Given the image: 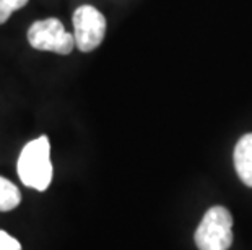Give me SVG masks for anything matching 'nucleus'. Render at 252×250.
<instances>
[{
  "label": "nucleus",
  "mask_w": 252,
  "mask_h": 250,
  "mask_svg": "<svg viewBox=\"0 0 252 250\" xmlns=\"http://www.w3.org/2000/svg\"><path fill=\"white\" fill-rule=\"evenodd\" d=\"M28 42L37 51L56 52L61 56H68L73 51L75 36L70 34L57 18H46L34 21L28 29Z\"/></svg>",
  "instance_id": "nucleus-3"
},
{
  "label": "nucleus",
  "mask_w": 252,
  "mask_h": 250,
  "mask_svg": "<svg viewBox=\"0 0 252 250\" xmlns=\"http://www.w3.org/2000/svg\"><path fill=\"white\" fill-rule=\"evenodd\" d=\"M198 250H228L233 244V216L224 206H212L195 231Z\"/></svg>",
  "instance_id": "nucleus-2"
},
{
  "label": "nucleus",
  "mask_w": 252,
  "mask_h": 250,
  "mask_svg": "<svg viewBox=\"0 0 252 250\" xmlns=\"http://www.w3.org/2000/svg\"><path fill=\"white\" fill-rule=\"evenodd\" d=\"M28 2L30 0H0V25L8 21L13 12L23 8Z\"/></svg>",
  "instance_id": "nucleus-7"
},
{
  "label": "nucleus",
  "mask_w": 252,
  "mask_h": 250,
  "mask_svg": "<svg viewBox=\"0 0 252 250\" xmlns=\"http://www.w3.org/2000/svg\"><path fill=\"white\" fill-rule=\"evenodd\" d=\"M106 34V18L98 8L82 5L73 13L75 44L82 52H91L103 42Z\"/></svg>",
  "instance_id": "nucleus-4"
},
{
  "label": "nucleus",
  "mask_w": 252,
  "mask_h": 250,
  "mask_svg": "<svg viewBox=\"0 0 252 250\" xmlns=\"http://www.w3.org/2000/svg\"><path fill=\"white\" fill-rule=\"evenodd\" d=\"M21 201V194L18 187L8 179L0 177V211L15 210Z\"/></svg>",
  "instance_id": "nucleus-6"
},
{
  "label": "nucleus",
  "mask_w": 252,
  "mask_h": 250,
  "mask_svg": "<svg viewBox=\"0 0 252 250\" xmlns=\"http://www.w3.org/2000/svg\"><path fill=\"white\" fill-rule=\"evenodd\" d=\"M0 250H21V246L10 234L0 231Z\"/></svg>",
  "instance_id": "nucleus-8"
},
{
  "label": "nucleus",
  "mask_w": 252,
  "mask_h": 250,
  "mask_svg": "<svg viewBox=\"0 0 252 250\" xmlns=\"http://www.w3.org/2000/svg\"><path fill=\"white\" fill-rule=\"evenodd\" d=\"M17 171L20 180L26 187L39 192L49 187L52 182V161H51V143L46 135L37 137L25 145L20 153Z\"/></svg>",
  "instance_id": "nucleus-1"
},
{
  "label": "nucleus",
  "mask_w": 252,
  "mask_h": 250,
  "mask_svg": "<svg viewBox=\"0 0 252 250\" xmlns=\"http://www.w3.org/2000/svg\"><path fill=\"white\" fill-rule=\"evenodd\" d=\"M234 169L238 177L248 187H252V134L239 138L234 146Z\"/></svg>",
  "instance_id": "nucleus-5"
}]
</instances>
